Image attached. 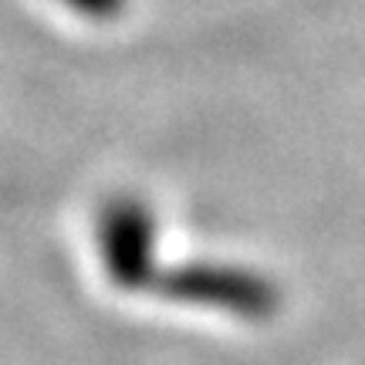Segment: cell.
<instances>
[{
	"mask_svg": "<svg viewBox=\"0 0 365 365\" xmlns=\"http://www.w3.org/2000/svg\"><path fill=\"white\" fill-rule=\"evenodd\" d=\"M68 11L81 14V17H95V21H105V17H115L125 0H61Z\"/></svg>",
	"mask_w": 365,
	"mask_h": 365,
	"instance_id": "3957f363",
	"label": "cell"
},
{
	"mask_svg": "<svg viewBox=\"0 0 365 365\" xmlns=\"http://www.w3.org/2000/svg\"><path fill=\"white\" fill-rule=\"evenodd\" d=\"M153 291L180 304L213 308L237 318H267L277 312V287L271 277L254 274L250 267H237V264H180L170 271H159Z\"/></svg>",
	"mask_w": 365,
	"mask_h": 365,
	"instance_id": "6da1fadb",
	"label": "cell"
},
{
	"mask_svg": "<svg viewBox=\"0 0 365 365\" xmlns=\"http://www.w3.org/2000/svg\"><path fill=\"white\" fill-rule=\"evenodd\" d=\"M98 257L122 291H149L159 274V237L153 213L132 200H112L98 213Z\"/></svg>",
	"mask_w": 365,
	"mask_h": 365,
	"instance_id": "7a4b0ae2",
	"label": "cell"
}]
</instances>
